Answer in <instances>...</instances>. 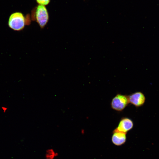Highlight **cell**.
<instances>
[{
    "mask_svg": "<svg viewBox=\"0 0 159 159\" xmlns=\"http://www.w3.org/2000/svg\"><path fill=\"white\" fill-rule=\"evenodd\" d=\"M29 16L25 17L21 13L16 12L12 14L10 16L8 25L11 29L16 31L23 29L25 26L29 24L31 19Z\"/></svg>",
    "mask_w": 159,
    "mask_h": 159,
    "instance_id": "obj_1",
    "label": "cell"
},
{
    "mask_svg": "<svg viewBox=\"0 0 159 159\" xmlns=\"http://www.w3.org/2000/svg\"><path fill=\"white\" fill-rule=\"evenodd\" d=\"M32 20L35 21L40 28H44L47 24L49 18L47 10L44 6L38 5L32 11Z\"/></svg>",
    "mask_w": 159,
    "mask_h": 159,
    "instance_id": "obj_2",
    "label": "cell"
},
{
    "mask_svg": "<svg viewBox=\"0 0 159 159\" xmlns=\"http://www.w3.org/2000/svg\"><path fill=\"white\" fill-rule=\"evenodd\" d=\"M129 103L127 96L118 94L112 99L111 106L114 110L121 111L127 106Z\"/></svg>",
    "mask_w": 159,
    "mask_h": 159,
    "instance_id": "obj_3",
    "label": "cell"
},
{
    "mask_svg": "<svg viewBox=\"0 0 159 159\" xmlns=\"http://www.w3.org/2000/svg\"><path fill=\"white\" fill-rule=\"evenodd\" d=\"M127 96L129 103L136 107L142 106L145 101V97L141 92H136Z\"/></svg>",
    "mask_w": 159,
    "mask_h": 159,
    "instance_id": "obj_4",
    "label": "cell"
},
{
    "mask_svg": "<svg viewBox=\"0 0 159 159\" xmlns=\"http://www.w3.org/2000/svg\"><path fill=\"white\" fill-rule=\"evenodd\" d=\"M133 125V122L131 119L123 117L121 119L117 127L114 130L127 133L132 129Z\"/></svg>",
    "mask_w": 159,
    "mask_h": 159,
    "instance_id": "obj_5",
    "label": "cell"
},
{
    "mask_svg": "<svg viewBox=\"0 0 159 159\" xmlns=\"http://www.w3.org/2000/svg\"><path fill=\"white\" fill-rule=\"evenodd\" d=\"M126 133L113 130L112 137V141L114 144L120 146L123 144L126 140Z\"/></svg>",
    "mask_w": 159,
    "mask_h": 159,
    "instance_id": "obj_6",
    "label": "cell"
},
{
    "mask_svg": "<svg viewBox=\"0 0 159 159\" xmlns=\"http://www.w3.org/2000/svg\"><path fill=\"white\" fill-rule=\"evenodd\" d=\"M59 155L58 153L53 148L47 149L45 154V159H55Z\"/></svg>",
    "mask_w": 159,
    "mask_h": 159,
    "instance_id": "obj_7",
    "label": "cell"
},
{
    "mask_svg": "<svg viewBox=\"0 0 159 159\" xmlns=\"http://www.w3.org/2000/svg\"><path fill=\"white\" fill-rule=\"evenodd\" d=\"M38 5L46 6L50 2V0H36Z\"/></svg>",
    "mask_w": 159,
    "mask_h": 159,
    "instance_id": "obj_8",
    "label": "cell"
},
{
    "mask_svg": "<svg viewBox=\"0 0 159 159\" xmlns=\"http://www.w3.org/2000/svg\"><path fill=\"white\" fill-rule=\"evenodd\" d=\"M2 109H3L4 112H5L7 110V108L4 107H2Z\"/></svg>",
    "mask_w": 159,
    "mask_h": 159,
    "instance_id": "obj_9",
    "label": "cell"
}]
</instances>
